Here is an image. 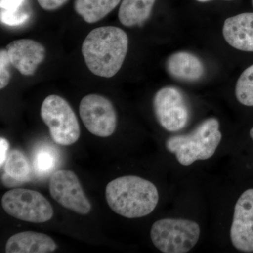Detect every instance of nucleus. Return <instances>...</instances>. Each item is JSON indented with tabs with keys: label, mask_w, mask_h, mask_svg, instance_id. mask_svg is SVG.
Returning a JSON list of instances; mask_svg holds the SVG:
<instances>
[{
	"label": "nucleus",
	"mask_w": 253,
	"mask_h": 253,
	"mask_svg": "<svg viewBox=\"0 0 253 253\" xmlns=\"http://www.w3.org/2000/svg\"><path fill=\"white\" fill-rule=\"evenodd\" d=\"M128 36L121 28L103 26L86 36L82 46L86 66L95 76L110 78L117 74L127 54Z\"/></svg>",
	"instance_id": "obj_1"
},
{
	"label": "nucleus",
	"mask_w": 253,
	"mask_h": 253,
	"mask_svg": "<svg viewBox=\"0 0 253 253\" xmlns=\"http://www.w3.org/2000/svg\"><path fill=\"white\" fill-rule=\"evenodd\" d=\"M106 199L111 210L122 217L134 219L151 214L159 201L156 186L137 176H124L110 181Z\"/></svg>",
	"instance_id": "obj_2"
},
{
	"label": "nucleus",
	"mask_w": 253,
	"mask_h": 253,
	"mask_svg": "<svg viewBox=\"0 0 253 253\" xmlns=\"http://www.w3.org/2000/svg\"><path fill=\"white\" fill-rule=\"evenodd\" d=\"M222 134L217 118L205 120L189 134L171 136L166 148L175 155L178 162L189 166L197 161L212 157L220 144Z\"/></svg>",
	"instance_id": "obj_3"
},
{
	"label": "nucleus",
	"mask_w": 253,
	"mask_h": 253,
	"mask_svg": "<svg viewBox=\"0 0 253 253\" xmlns=\"http://www.w3.org/2000/svg\"><path fill=\"white\" fill-rule=\"evenodd\" d=\"M153 244L164 253H186L194 249L201 236L196 221L166 218L156 221L151 229Z\"/></svg>",
	"instance_id": "obj_4"
},
{
	"label": "nucleus",
	"mask_w": 253,
	"mask_h": 253,
	"mask_svg": "<svg viewBox=\"0 0 253 253\" xmlns=\"http://www.w3.org/2000/svg\"><path fill=\"white\" fill-rule=\"evenodd\" d=\"M41 118L49 128L56 144L70 146L81 136V126L76 113L66 100L58 95H49L42 104Z\"/></svg>",
	"instance_id": "obj_5"
},
{
	"label": "nucleus",
	"mask_w": 253,
	"mask_h": 253,
	"mask_svg": "<svg viewBox=\"0 0 253 253\" xmlns=\"http://www.w3.org/2000/svg\"><path fill=\"white\" fill-rule=\"evenodd\" d=\"M1 205L10 216L28 222H46L54 215V210L49 201L34 190H9L2 196Z\"/></svg>",
	"instance_id": "obj_6"
},
{
	"label": "nucleus",
	"mask_w": 253,
	"mask_h": 253,
	"mask_svg": "<svg viewBox=\"0 0 253 253\" xmlns=\"http://www.w3.org/2000/svg\"><path fill=\"white\" fill-rule=\"evenodd\" d=\"M153 106L158 122L168 131L181 130L189 122V106L182 92L177 88H161L155 94Z\"/></svg>",
	"instance_id": "obj_7"
},
{
	"label": "nucleus",
	"mask_w": 253,
	"mask_h": 253,
	"mask_svg": "<svg viewBox=\"0 0 253 253\" xmlns=\"http://www.w3.org/2000/svg\"><path fill=\"white\" fill-rule=\"evenodd\" d=\"M80 116L87 130L95 136L108 137L117 126V114L111 101L96 94L86 95L81 100Z\"/></svg>",
	"instance_id": "obj_8"
},
{
	"label": "nucleus",
	"mask_w": 253,
	"mask_h": 253,
	"mask_svg": "<svg viewBox=\"0 0 253 253\" xmlns=\"http://www.w3.org/2000/svg\"><path fill=\"white\" fill-rule=\"evenodd\" d=\"M49 188L51 197L63 207L83 215L90 212V202L73 171L61 169L53 173Z\"/></svg>",
	"instance_id": "obj_9"
},
{
	"label": "nucleus",
	"mask_w": 253,
	"mask_h": 253,
	"mask_svg": "<svg viewBox=\"0 0 253 253\" xmlns=\"http://www.w3.org/2000/svg\"><path fill=\"white\" fill-rule=\"evenodd\" d=\"M230 237L238 251L253 252V189L245 191L236 202Z\"/></svg>",
	"instance_id": "obj_10"
},
{
	"label": "nucleus",
	"mask_w": 253,
	"mask_h": 253,
	"mask_svg": "<svg viewBox=\"0 0 253 253\" xmlns=\"http://www.w3.org/2000/svg\"><path fill=\"white\" fill-rule=\"evenodd\" d=\"M11 66L25 76H32L45 59L44 46L30 39L16 40L6 47Z\"/></svg>",
	"instance_id": "obj_11"
},
{
	"label": "nucleus",
	"mask_w": 253,
	"mask_h": 253,
	"mask_svg": "<svg viewBox=\"0 0 253 253\" xmlns=\"http://www.w3.org/2000/svg\"><path fill=\"white\" fill-rule=\"evenodd\" d=\"M228 44L236 49L253 52V13H243L228 18L222 28Z\"/></svg>",
	"instance_id": "obj_12"
},
{
	"label": "nucleus",
	"mask_w": 253,
	"mask_h": 253,
	"mask_svg": "<svg viewBox=\"0 0 253 253\" xmlns=\"http://www.w3.org/2000/svg\"><path fill=\"white\" fill-rule=\"evenodd\" d=\"M166 69L176 81L194 83L204 76V63L196 55L187 51H179L169 56Z\"/></svg>",
	"instance_id": "obj_13"
},
{
	"label": "nucleus",
	"mask_w": 253,
	"mask_h": 253,
	"mask_svg": "<svg viewBox=\"0 0 253 253\" xmlns=\"http://www.w3.org/2000/svg\"><path fill=\"white\" fill-rule=\"evenodd\" d=\"M57 245L50 236L34 231H23L8 239L6 253H50L54 252Z\"/></svg>",
	"instance_id": "obj_14"
},
{
	"label": "nucleus",
	"mask_w": 253,
	"mask_h": 253,
	"mask_svg": "<svg viewBox=\"0 0 253 253\" xmlns=\"http://www.w3.org/2000/svg\"><path fill=\"white\" fill-rule=\"evenodd\" d=\"M33 168L27 157L19 150L9 153L4 165L1 181L6 187H16L28 182L33 177Z\"/></svg>",
	"instance_id": "obj_15"
},
{
	"label": "nucleus",
	"mask_w": 253,
	"mask_h": 253,
	"mask_svg": "<svg viewBox=\"0 0 253 253\" xmlns=\"http://www.w3.org/2000/svg\"><path fill=\"white\" fill-rule=\"evenodd\" d=\"M156 0H123L118 11L120 22L126 27L140 26L151 16Z\"/></svg>",
	"instance_id": "obj_16"
},
{
	"label": "nucleus",
	"mask_w": 253,
	"mask_h": 253,
	"mask_svg": "<svg viewBox=\"0 0 253 253\" xmlns=\"http://www.w3.org/2000/svg\"><path fill=\"white\" fill-rule=\"evenodd\" d=\"M121 0H76L75 11L87 23H95L106 17Z\"/></svg>",
	"instance_id": "obj_17"
},
{
	"label": "nucleus",
	"mask_w": 253,
	"mask_h": 253,
	"mask_svg": "<svg viewBox=\"0 0 253 253\" xmlns=\"http://www.w3.org/2000/svg\"><path fill=\"white\" fill-rule=\"evenodd\" d=\"M27 0H0V20L8 26H18L29 19L30 15L23 9Z\"/></svg>",
	"instance_id": "obj_18"
},
{
	"label": "nucleus",
	"mask_w": 253,
	"mask_h": 253,
	"mask_svg": "<svg viewBox=\"0 0 253 253\" xmlns=\"http://www.w3.org/2000/svg\"><path fill=\"white\" fill-rule=\"evenodd\" d=\"M59 156L52 148L42 146L36 150L33 159V170L39 177H44L52 173L57 167Z\"/></svg>",
	"instance_id": "obj_19"
},
{
	"label": "nucleus",
	"mask_w": 253,
	"mask_h": 253,
	"mask_svg": "<svg viewBox=\"0 0 253 253\" xmlns=\"http://www.w3.org/2000/svg\"><path fill=\"white\" fill-rule=\"evenodd\" d=\"M235 94L241 104L253 106V65L241 73L236 83Z\"/></svg>",
	"instance_id": "obj_20"
},
{
	"label": "nucleus",
	"mask_w": 253,
	"mask_h": 253,
	"mask_svg": "<svg viewBox=\"0 0 253 253\" xmlns=\"http://www.w3.org/2000/svg\"><path fill=\"white\" fill-rule=\"evenodd\" d=\"M10 63L7 51L6 49L0 50V89H2L6 87L9 83L11 78L10 73Z\"/></svg>",
	"instance_id": "obj_21"
},
{
	"label": "nucleus",
	"mask_w": 253,
	"mask_h": 253,
	"mask_svg": "<svg viewBox=\"0 0 253 253\" xmlns=\"http://www.w3.org/2000/svg\"><path fill=\"white\" fill-rule=\"evenodd\" d=\"M40 6L46 11H54L63 6L68 0H37Z\"/></svg>",
	"instance_id": "obj_22"
},
{
	"label": "nucleus",
	"mask_w": 253,
	"mask_h": 253,
	"mask_svg": "<svg viewBox=\"0 0 253 253\" xmlns=\"http://www.w3.org/2000/svg\"><path fill=\"white\" fill-rule=\"evenodd\" d=\"M9 143L5 138H0V166L3 165L9 155Z\"/></svg>",
	"instance_id": "obj_23"
},
{
	"label": "nucleus",
	"mask_w": 253,
	"mask_h": 253,
	"mask_svg": "<svg viewBox=\"0 0 253 253\" xmlns=\"http://www.w3.org/2000/svg\"><path fill=\"white\" fill-rule=\"evenodd\" d=\"M250 136H251V139L253 140V127H252V129L250 131Z\"/></svg>",
	"instance_id": "obj_24"
},
{
	"label": "nucleus",
	"mask_w": 253,
	"mask_h": 253,
	"mask_svg": "<svg viewBox=\"0 0 253 253\" xmlns=\"http://www.w3.org/2000/svg\"><path fill=\"white\" fill-rule=\"evenodd\" d=\"M199 2H207V1H211V0H196Z\"/></svg>",
	"instance_id": "obj_25"
},
{
	"label": "nucleus",
	"mask_w": 253,
	"mask_h": 253,
	"mask_svg": "<svg viewBox=\"0 0 253 253\" xmlns=\"http://www.w3.org/2000/svg\"><path fill=\"white\" fill-rule=\"evenodd\" d=\"M252 2H253V0H252Z\"/></svg>",
	"instance_id": "obj_26"
}]
</instances>
